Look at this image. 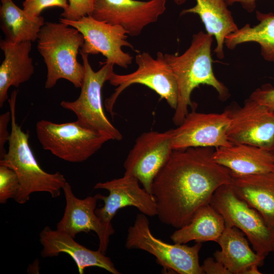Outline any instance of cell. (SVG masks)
Listing matches in <instances>:
<instances>
[{"label": "cell", "instance_id": "6da1fadb", "mask_svg": "<svg viewBox=\"0 0 274 274\" xmlns=\"http://www.w3.org/2000/svg\"><path fill=\"white\" fill-rule=\"evenodd\" d=\"M214 151L212 147L173 150L151 187L157 216L163 223L177 229L188 224L218 188L231 184L230 170L214 160Z\"/></svg>", "mask_w": 274, "mask_h": 274}, {"label": "cell", "instance_id": "7a4b0ae2", "mask_svg": "<svg viewBox=\"0 0 274 274\" xmlns=\"http://www.w3.org/2000/svg\"><path fill=\"white\" fill-rule=\"evenodd\" d=\"M213 37L202 31L195 33L190 46L182 54L164 53V57L177 80L178 102L173 122L178 126L192 107L191 95L200 85L212 86L219 98L225 101L230 96L226 86L215 76L213 70L211 48Z\"/></svg>", "mask_w": 274, "mask_h": 274}, {"label": "cell", "instance_id": "3957f363", "mask_svg": "<svg viewBox=\"0 0 274 274\" xmlns=\"http://www.w3.org/2000/svg\"><path fill=\"white\" fill-rule=\"evenodd\" d=\"M17 91L14 90L8 99L11 112V132L8 151L0 159V165L12 169L20 182V188L14 198L19 204H24L35 192H44L52 197L60 196L67 182L62 174H50L39 164L29 146V134L24 132L16 122V102Z\"/></svg>", "mask_w": 274, "mask_h": 274}, {"label": "cell", "instance_id": "277c9868", "mask_svg": "<svg viewBox=\"0 0 274 274\" xmlns=\"http://www.w3.org/2000/svg\"><path fill=\"white\" fill-rule=\"evenodd\" d=\"M38 50L47 67L46 89L53 88L61 79L79 88L81 87L85 67L77 60L84 42L81 32L64 23L45 22L38 37Z\"/></svg>", "mask_w": 274, "mask_h": 274}, {"label": "cell", "instance_id": "5b68a950", "mask_svg": "<svg viewBox=\"0 0 274 274\" xmlns=\"http://www.w3.org/2000/svg\"><path fill=\"white\" fill-rule=\"evenodd\" d=\"M80 54L85 67L80 94L76 100H62L60 105L74 113L83 126L104 134L110 140L121 141L122 135L106 117L101 99L102 88L114 72V64L101 63V68L95 72L89 62V55L81 52Z\"/></svg>", "mask_w": 274, "mask_h": 274}, {"label": "cell", "instance_id": "8992f818", "mask_svg": "<svg viewBox=\"0 0 274 274\" xmlns=\"http://www.w3.org/2000/svg\"><path fill=\"white\" fill-rule=\"evenodd\" d=\"M37 138L45 150L64 161L82 162L110 139L77 121L57 123L47 120L36 124Z\"/></svg>", "mask_w": 274, "mask_h": 274}, {"label": "cell", "instance_id": "52a82bcc", "mask_svg": "<svg viewBox=\"0 0 274 274\" xmlns=\"http://www.w3.org/2000/svg\"><path fill=\"white\" fill-rule=\"evenodd\" d=\"M125 246L128 249H140L152 254L164 269L180 274L203 273L199 262L201 243L192 246L165 243L152 233L147 216L141 213L128 229Z\"/></svg>", "mask_w": 274, "mask_h": 274}, {"label": "cell", "instance_id": "ba28073f", "mask_svg": "<svg viewBox=\"0 0 274 274\" xmlns=\"http://www.w3.org/2000/svg\"><path fill=\"white\" fill-rule=\"evenodd\" d=\"M210 204L222 216L225 225L245 234L258 254L265 257L273 251L274 229L256 210L236 195L231 184L218 188Z\"/></svg>", "mask_w": 274, "mask_h": 274}, {"label": "cell", "instance_id": "9c48e42d", "mask_svg": "<svg viewBox=\"0 0 274 274\" xmlns=\"http://www.w3.org/2000/svg\"><path fill=\"white\" fill-rule=\"evenodd\" d=\"M135 61L138 68L134 72L125 75L114 72L110 77V83L117 87L105 100L107 111L113 116L114 106L119 96L127 87L135 84L144 85L151 89L175 110L178 102V84L164 59V54L159 51L156 58H154L149 52H143L135 55Z\"/></svg>", "mask_w": 274, "mask_h": 274}, {"label": "cell", "instance_id": "30bf717a", "mask_svg": "<svg viewBox=\"0 0 274 274\" xmlns=\"http://www.w3.org/2000/svg\"><path fill=\"white\" fill-rule=\"evenodd\" d=\"M229 119L227 137L274 152V112L250 97L241 107L233 102L225 110Z\"/></svg>", "mask_w": 274, "mask_h": 274}, {"label": "cell", "instance_id": "8fae6325", "mask_svg": "<svg viewBox=\"0 0 274 274\" xmlns=\"http://www.w3.org/2000/svg\"><path fill=\"white\" fill-rule=\"evenodd\" d=\"M59 21L82 33L84 42L80 52L88 55L101 53L106 58L101 63H112L124 68L131 64L133 57L124 52L122 48L125 46L135 49L127 40V32L122 26L98 21L90 15L76 20L61 18Z\"/></svg>", "mask_w": 274, "mask_h": 274}, {"label": "cell", "instance_id": "7c38bea8", "mask_svg": "<svg viewBox=\"0 0 274 274\" xmlns=\"http://www.w3.org/2000/svg\"><path fill=\"white\" fill-rule=\"evenodd\" d=\"M173 129L150 131L139 136L124 162V174L137 179L151 193L153 182L174 150Z\"/></svg>", "mask_w": 274, "mask_h": 274}, {"label": "cell", "instance_id": "4fadbf2b", "mask_svg": "<svg viewBox=\"0 0 274 274\" xmlns=\"http://www.w3.org/2000/svg\"><path fill=\"white\" fill-rule=\"evenodd\" d=\"M167 0H94L90 16L98 21L122 26L131 37L138 36L165 11Z\"/></svg>", "mask_w": 274, "mask_h": 274}, {"label": "cell", "instance_id": "5bb4252c", "mask_svg": "<svg viewBox=\"0 0 274 274\" xmlns=\"http://www.w3.org/2000/svg\"><path fill=\"white\" fill-rule=\"evenodd\" d=\"M229 124V119L225 111L205 113L193 110L180 125L173 129V149L230 146L233 144L227 137Z\"/></svg>", "mask_w": 274, "mask_h": 274}, {"label": "cell", "instance_id": "9a60e30c", "mask_svg": "<svg viewBox=\"0 0 274 274\" xmlns=\"http://www.w3.org/2000/svg\"><path fill=\"white\" fill-rule=\"evenodd\" d=\"M139 184L137 179L125 174L121 178L96 183L94 189H104L109 193L108 196L95 195L97 199L104 202V206L95 210L101 220L107 224H112V220L118 211L129 206L136 208L146 216H157L154 196L141 188Z\"/></svg>", "mask_w": 274, "mask_h": 274}, {"label": "cell", "instance_id": "2e32d148", "mask_svg": "<svg viewBox=\"0 0 274 274\" xmlns=\"http://www.w3.org/2000/svg\"><path fill=\"white\" fill-rule=\"evenodd\" d=\"M65 207L63 215L58 222L56 229L63 231L73 238L81 232H95L99 239L98 250L105 254L110 237L115 232L112 224L102 222L95 213L96 196L84 199L77 198L70 184L66 182L63 187Z\"/></svg>", "mask_w": 274, "mask_h": 274}, {"label": "cell", "instance_id": "e0dca14e", "mask_svg": "<svg viewBox=\"0 0 274 274\" xmlns=\"http://www.w3.org/2000/svg\"><path fill=\"white\" fill-rule=\"evenodd\" d=\"M40 242L43 246L41 254L43 257L57 256L65 253L75 262L80 274L85 268L98 267L113 274H120L111 259L98 250H91L80 244L63 231L53 230L46 226L40 233Z\"/></svg>", "mask_w": 274, "mask_h": 274}, {"label": "cell", "instance_id": "ac0fdd59", "mask_svg": "<svg viewBox=\"0 0 274 274\" xmlns=\"http://www.w3.org/2000/svg\"><path fill=\"white\" fill-rule=\"evenodd\" d=\"M231 175L236 195L256 210L274 229V172L245 175L231 172Z\"/></svg>", "mask_w": 274, "mask_h": 274}, {"label": "cell", "instance_id": "d6986e66", "mask_svg": "<svg viewBox=\"0 0 274 274\" xmlns=\"http://www.w3.org/2000/svg\"><path fill=\"white\" fill-rule=\"evenodd\" d=\"M213 158L218 164L239 175L274 172V154L263 148L244 144L215 149Z\"/></svg>", "mask_w": 274, "mask_h": 274}, {"label": "cell", "instance_id": "ffe728a7", "mask_svg": "<svg viewBox=\"0 0 274 274\" xmlns=\"http://www.w3.org/2000/svg\"><path fill=\"white\" fill-rule=\"evenodd\" d=\"M31 46L30 41L14 43L1 40L0 48L5 58L0 66V108L8 99L9 88L18 87L33 74L35 67L29 56Z\"/></svg>", "mask_w": 274, "mask_h": 274}, {"label": "cell", "instance_id": "44dd1931", "mask_svg": "<svg viewBox=\"0 0 274 274\" xmlns=\"http://www.w3.org/2000/svg\"><path fill=\"white\" fill-rule=\"evenodd\" d=\"M245 235L238 228L225 225L217 242L221 250L214 253V257L231 274H245L249 267L263 263L265 257L252 250Z\"/></svg>", "mask_w": 274, "mask_h": 274}, {"label": "cell", "instance_id": "7402d4cb", "mask_svg": "<svg viewBox=\"0 0 274 274\" xmlns=\"http://www.w3.org/2000/svg\"><path fill=\"white\" fill-rule=\"evenodd\" d=\"M196 5L184 9L180 15L195 14L199 16L204 25L206 32L215 37L214 49L219 59L224 57V45L227 36L238 30L231 11L225 0H195Z\"/></svg>", "mask_w": 274, "mask_h": 274}, {"label": "cell", "instance_id": "603a6c76", "mask_svg": "<svg viewBox=\"0 0 274 274\" xmlns=\"http://www.w3.org/2000/svg\"><path fill=\"white\" fill-rule=\"evenodd\" d=\"M225 228L223 218L209 203L199 208L190 222L178 228L170 237L174 243L179 244L193 241L217 243Z\"/></svg>", "mask_w": 274, "mask_h": 274}, {"label": "cell", "instance_id": "cb8c5ba5", "mask_svg": "<svg viewBox=\"0 0 274 274\" xmlns=\"http://www.w3.org/2000/svg\"><path fill=\"white\" fill-rule=\"evenodd\" d=\"M1 28L7 41L16 43L34 42L45 23L42 16L32 18L13 0H1Z\"/></svg>", "mask_w": 274, "mask_h": 274}, {"label": "cell", "instance_id": "d4e9b609", "mask_svg": "<svg viewBox=\"0 0 274 274\" xmlns=\"http://www.w3.org/2000/svg\"><path fill=\"white\" fill-rule=\"evenodd\" d=\"M259 23L251 26L247 23L236 31L226 36L225 45L231 50L237 45L255 42L260 46L261 54L264 60L274 63V14L256 11Z\"/></svg>", "mask_w": 274, "mask_h": 274}, {"label": "cell", "instance_id": "484cf974", "mask_svg": "<svg viewBox=\"0 0 274 274\" xmlns=\"http://www.w3.org/2000/svg\"><path fill=\"white\" fill-rule=\"evenodd\" d=\"M20 186L15 172L6 166L0 165V203L5 204L9 199H14Z\"/></svg>", "mask_w": 274, "mask_h": 274}, {"label": "cell", "instance_id": "4316f807", "mask_svg": "<svg viewBox=\"0 0 274 274\" xmlns=\"http://www.w3.org/2000/svg\"><path fill=\"white\" fill-rule=\"evenodd\" d=\"M67 0H24L23 9L32 18L40 16L42 11L46 8L53 7H60L65 11L68 7Z\"/></svg>", "mask_w": 274, "mask_h": 274}, {"label": "cell", "instance_id": "83f0119b", "mask_svg": "<svg viewBox=\"0 0 274 274\" xmlns=\"http://www.w3.org/2000/svg\"><path fill=\"white\" fill-rule=\"evenodd\" d=\"M68 7L61 13L62 18L76 20L81 17L90 15L92 12L94 0H67Z\"/></svg>", "mask_w": 274, "mask_h": 274}, {"label": "cell", "instance_id": "f1b7e54d", "mask_svg": "<svg viewBox=\"0 0 274 274\" xmlns=\"http://www.w3.org/2000/svg\"><path fill=\"white\" fill-rule=\"evenodd\" d=\"M274 112V88L270 84L256 89L249 97Z\"/></svg>", "mask_w": 274, "mask_h": 274}, {"label": "cell", "instance_id": "f546056e", "mask_svg": "<svg viewBox=\"0 0 274 274\" xmlns=\"http://www.w3.org/2000/svg\"><path fill=\"white\" fill-rule=\"evenodd\" d=\"M10 111L3 113L0 116V159L6 154L5 144L9 142L10 133L8 130V125L11 121Z\"/></svg>", "mask_w": 274, "mask_h": 274}, {"label": "cell", "instance_id": "4dcf8cb0", "mask_svg": "<svg viewBox=\"0 0 274 274\" xmlns=\"http://www.w3.org/2000/svg\"><path fill=\"white\" fill-rule=\"evenodd\" d=\"M203 273L231 274L229 270L214 257H208L201 265Z\"/></svg>", "mask_w": 274, "mask_h": 274}, {"label": "cell", "instance_id": "1f68e13d", "mask_svg": "<svg viewBox=\"0 0 274 274\" xmlns=\"http://www.w3.org/2000/svg\"><path fill=\"white\" fill-rule=\"evenodd\" d=\"M228 6H232L235 3L241 4L242 7L247 12H254L256 7L257 0H225Z\"/></svg>", "mask_w": 274, "mask_h": 274}, {"label": "cell", "instance_id": "d6a6232c", "mask_svg": "<svg viewBox=\"0 0 274 274\" xmlns=\"http://www.w3.org/2000/svg\"><path fill=\"white\" fill-rule=\"evenodd\" d=\"M174 2L178 5H181L184 4L186 0H174Z\"/></svg>", "mask_w": 274, "mask_h": 274}, {"label": "cell", "instance_id": "836d02e7", "mask_svg": "<svg viewBox=\"0 0 274 274\" xmlns=\"http://www.w3.org/2000/svg\"><path fill=\"white\" fill-rule=\"evenodd\" d=\"M273 252H274V244H273Z\"/></svg>", "mask_w": 274, "mask_h": 274}, {"label": "cell", "instance_id": "e575fe53", "mask_svg": "<svg viewBox=\"0 0 274 274\" xmlns=\"http://www.w3.org/2000/svg\"><path fill=\"white\" fill-rule=\"evenodd\" d=\"M273 154H274V152H273Z\"/></svg>", "mask_w": 274, "mask_h": 274}]
</instances>
